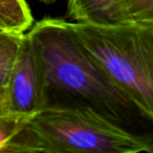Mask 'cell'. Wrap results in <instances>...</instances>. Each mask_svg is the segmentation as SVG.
<instances>
[{"label":"cell","instance_id":"1","mask_svg":"<svg viewBox=\"0 0 153 153\" xmlns=\"http://www.w3.org/2000/svg\"><path fill=\"white\" fill-rule=\"evenodd\" d=\"M26 35L42 74L43 109L91 110L143 138L152 149V120L84 47L70 21L44 18L30 26Z\"/></svg>","mask_w":153,"mask_h":153},{"label":"cell","instance_id":"2","mask_svg":"<svg viewBox=\"0 0 153 153\" xmlns=\"http://www.w3.org/2000/svg\"><path fill=\"white\" fill-rule=\"evenodd\" d=\"M80 42L153 122V24L70 21Z\"/></svg>","mask_w":153,"mask_h":153},{"label":"cell","instance_id":"3","mask_svg":"<svg viewBox=\"0 0 153 153\" xmlns=\"http://www.w3.org/2000/svg\"><path fill=\"white\" fill-rule=\"evenodd\" d=\"M30 123L42 153L151 152L146 140L88 109L46 108Z\"/></svg>","mask_w":153,"mask_h":153},{"label":"cell","instance_id":"4","mask_svg":"<svg viewBox=\"0 0 153 153\" xmlns=\"http://www.w3.org/2000/svg\"><path fill=\"white\" fill-rule=\"evenodd\" d=\"M3 107L7 112L28 117L44 107L42 74L26 33L10 76Z\"/></svg>","mask_w":153,"mask_h":153},{"label":"cell","instance_id":"5","mask_svg":"<svg viewBox=\"0 0 153 153\" xmlns=\"http://www.w3.org/2000/svg\"><path fill=\"white\" fill-rule=\"evenodd\" d=\"M30 120L28 117L7 112L0 107V152H42L41 143Z\"/></svg>","mask_w":153,"mask_h":153},{"label":"cell","instance_id":"6","mask_svg":"<svg viewBox=\"0 0 153 153\" xmlns=\"http://www.w3.org/2000/svg\"><path fill=\"white\" fill-rule=\"evenodd\" d=\"M67 17L72 22L112 25L122 23L120 0H67Z\"/></svg>","mask_w":153,"mask_h":153},{"label":"cell","instance_id":"7","mask_svg":"<svg viewBox=\"0 0 153 153\" xmlns=\"http://www.w3.org/2000/svg\"><path fill=\"white\" fill-rule=\"evenodd\" d=\"M34 22L25 0H0V33H26Z\"/></svg>","mask_w":153,"mask_h":153},{"label":"cell","instance_id":"8","mask_svg":"<svg viewBox=\"0 0 153 153\" xmlns=\"http://www.w3.org/2000/svg\"><path fill=\"white\" fill-rule=\"evenodd\" d=\"M23 35L24 33H0V103L2 105L5 89L19 53Z\"/></svg>","mask_w":153,"mask_h":153},{"label":"cell","instance_id":"9","mask_svg":"<svg viewBox=\"0 0 153 153\" xmlns=\"http://www.w3.org/2000/svg\"><path fill=\"white\" fill-rule=\"evenodd\" d=\"M122 22L153 24V0H120Z\"/></svg>","mask_w":153,"mask_h":153},{"label":"cell","instance_id":"10","mask_svg":"<svg viewBox=\"0 0 153 153\" xmlns=\"http://www.w3.org/2000/svg\"><path fill=\"white\" fill-rule=\"evenodd\" d=\"M39 1H41V2H43V3H46V4H51V3L55 2L56 0H39Z\"/></svg>","mask_w":153,"mask_h":153},{"label":"cell","instance_id":"11","mask_svg":"<svg viewBox=\"0 0 153 153\" xmlns=\"http://www.w3.org/2000/svg\"><path fill=\"white\" fill-rule=\"evenodd\" d=\"M0 107H1V108H2L3 109V110H4V108H3V105L2 104H1V103H0ZM5 111V110H4Z\"/></svg>","mask_w":153,"mask_h":153},{"label":"cell","instance_id":"12","mask_svg":"<svg viewBox=\"0 0 153 153\" xmlns=\"http://www.w3.org/2000/svg\"><path fill=\"white\" fill-rule=\"evenodd\" d=\"M151 153H153V147H152V149H151Z\"/></svg>","mask_w":153,"mask_h":153}]
</instances>
